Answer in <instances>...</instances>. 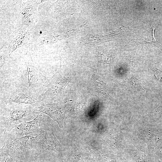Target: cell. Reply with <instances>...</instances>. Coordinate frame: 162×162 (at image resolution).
Masks as SVG:
<instances>
[{
    "mask_svg": "<svg viewBox=\"0 0 162 162\" xmlns=\"http://www.w3.org/2000/svg\"><path fill=\"white\" fill-rule=\"evenodd\" d=\"M70 100L64 98L53 103H42L34 108L36 111L49 116L58 123L61 128H63V120L66 112L70 109Z\"/></svg>",
    "mask_w": 162,
    "mask_h": 162,
    "instance_id": "7",
    "label": "cell"
},
{
    "mask_svg": "<svg viewBox=\"0 0 162 162\" xmlns=\"http://www.w3.org/2000/svg\"><path fill=\"white\" fill-rule=\"evenodd\" d=\"M40 95L28 87L18 88L8 94L4 102L6 104L16 103L29 105L35 108L42 104L40 100Z\"/></svg>",
    "mask_w": 162,
    "mask_h": 162,
    "instance_id": "8",
    "label": "cell"
},
{
    "mask_svg": "<svg viewBox=\"0 0 162 162\" xmlns=\"http://www.w3.org/2000/svg\"><path fill=\"white\" fill-rule=\"evenodd\" d=\"M47 79L45 92L40 96L41 103H51L62 100L65 88L71 81V77L60 69Z\"/></svg>",
    "mask_w": 162,
    "mask_h": 162,
    "instance_id": "3",
    "label": "cell"
},
{
    "mask_svg": "<svg viewBox=\"0 0 162 162\" xmlns=\"http://www.w3.org/2000/svg\"><path fill=\"white\" fill-rule=\"evenodd\" d=\"M47 151L59 152L60 145L55 136L51 124H47L44 136L38 141L34 155V160L41 154Z\"/></svg>",
    "mask_w": 162,
    "mask_h": 162,
    "instance_id": "9",
    "label": "cell"
},
{
    "mask_svg": "<svg viewBox=\"0 0 162 162\" xmlns=\"http://www.w3.org/2000/svg\"><path fill=\"white\" fill-rule=\"evenodd\" d=\"M33 162H42L41 161H33Z\"/></svg>",
    "mask_w": 162,
    "mask_h": 162,
    "instance_id": "16",
    "label": "cell"
},
{
    "mask_svg": "<svg viewBox=\"0 0 162 162\" xmlns=\"http://www.w3.org/2000/svg\"><path fill=\"white\" fill-rule=\"evenodd\" d=\"M36 5L32 1L22 2L21 4L19 9V14L22 20V25L28 27L32 22Z\"/></svg>",
    "mask_w": 162,
    "mask_h": 162,
    "instance_id": "10",
    "label": "cell"
},
{
    "mask_svg": "<svg viewBox=\"0 0 162 162\" xmlns=\"http://www.w3.org/2000/svg\"><path fill=\"white\" fill-rule=\"evenodd\" d=\"M26 52L22 56L27 68L28 87L40 95L45 90L47 82V77L44 76L38 70L32 59L29 44H27Z\"/></svg>",
    "mask_w": 162,
    "mask_h": 162,
    "instance_id": "4",
    "label": "cell"
},
{
    "mask_svg": "<svg viewBox=\"0 0 162 162\" xmlns=\"http://www.w3.org/2000/svg\"><path fill=\"white\" fill-rule=\"evenodd\" d=\"M98 58L100 62L107 64L112 62L113 57L112 54L107 52H102L98 55Z\"/></svg>",
    "mask_w": 162,
    "mask_h": 162,
    "instance_id": "13",
    "label": "cell"
},
{
    "mask_svg": "<svg viewBox=\"0 0 162 162\" xmlns=\"http://www.w3.org/2000/svg\"><path fill=\"white\" fill-rule=\"evenodd\" d=\"M0 162H19L7 153L0 151Z\"/></svg>",
    "mask_w": 162,
    "mask_h": 162,
    "instance_id": "15",
    "label": "cell"
},
{
    "mask_svg": "<svg viewBox=\"0 0 162 162\" xmlns=\"http://www.w3.org/2000/svg\"><path fill=\"white\" fill-rule=\"evenodd\" d=\"M11 103L6 104L1 110L0 125L4 128V134L10 132L16 125L31 119L36 114L31 105Z\"/></svg>",
    "mask_w": 162,
    "mask_h": 162,
    "instance_id": "2",
    "label": "cell"
},
{
    "mask_svg": "<svg viewBox=\"0 0 162 162\" xmlns=\"http://www.w3.org/2000/svg\"><path fill=\"white\" fill-rule=\"evenodd\" d=\"M29 38L28 27L21 25L20 28L13 33L0 51V64L9 58L11 53L17 48L27 44Z\"/></svg>",
    "mask_w": 162,
    "mask_h": 162,
    "instance_id": "6",
    "label": "cell"
},
{
    "mask_svg": "<svg viewBox=\"0 0 162 162\" xmlns=\"http://www.w3.org/2000/svg\"><path fill=\"white\" fill-rule=\"evenodd\" d=\"M47 124L43 118L42 114L40 112L32 120L24 122L15 126L10 132L4 134L13 138L34 134L38 135L44 132Z\"/></svg>",
    "mask_w": 162,
    "mask_h": 162,
    "instance_id": "5",
    "label": "cell"
},
{
    "mask_svg": "<svg viewBox=\"0 0 162 162\" xmlns=\"http://www.w3.org/2000/svg\"><path fill=\"white\" fill-rule=\"evenodd\" d=\"M44 135V132L34 136L27 135L17 138L5 135L0 151L7 153L19 162H28L31 154H34L38 142Z\"/></svg>",
    "mask_w": 162,
    "mask_h": 162,
    "instance_id": "1",
    "label": "cell"
},
{
    "mask_svg": "<svg viewBox=\"0 0 162 162\" xmlns=\"http://www.w3.org/2000/svg\"><path fill=\"white\" fill-rule=\"evenodd\" d=\"M73 153V150L70 151L64 162H77L79 158V153Z\"/></svg>",
    "mask_w": 162,
    "mask_h": 162,
    "instance_id": "14",
    "label": "cell"
},
{
    "mask_svg": "<svg viewBox=\"0 0 162 162\" xmlns=\"http://www.w3.org/2000/svg\"><path fill=\"white\" fill-rule=\"evenodd\" d=\"M156 27L154 26H152L140 36L135 42L140 44L150 43L158 47H161V45L154 37V32Z\"/></svg>",
    "mask_w": 162,
    "mask_h": 162,
    "instance_id": "11",
    "label": "cell"
},
{
    "mask_svg": "<svg viewBox=\"0 0 162 162\" xmlns=\"http://www.w3.org/2000/svg\"><path fill=\"white\" fill-rule=\"evenodd\" d=\"M94 85L95 89L99 92L104 95H106L105 86L103 81L95 76H93Z\"/></svg>",
    "mask_w": 162,
    "mask_h": 162,
    "instance_id": "12",
    "label": "cell"
}]
</instances>
